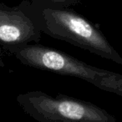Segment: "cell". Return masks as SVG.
Here are the masks:
<instances>
[{
    "label": "cell",
    "instance_id": "obj_2",
    "mask_svg": "<svg viewBox=\"0 0 122 122\" xmlns=\"http://www.w3.org/2000/svg\"><path fill=\"white\" fill-rule=\"evenodd\" d=\"M41 32L122 65V58L103 34L69 9H40L34 14Z\"/></svg>",
    "mask_w": 122,
    "mask_h": 122
},
{
    "label": "cell",
    "instance_id": "obj_6",
    "mask_svg": "<svg viewBox=\"0 0 122 122\" xmlns=\"http://www.w3.org/2000/svg\"><path fill=\"white\" fill-rule=\"evenodd\" d=\"M3 54H4V52H3V49L0 46V67L1 68H4L5 66L4 62V58H3Z\"/></svg>",
    "mask_w": 122,
    "mask_h": 122
},
{
    "label": "cell",
    "instance_id": "obj_1",
    "mask_svg": "<svg viewBox=\"0 0 122 122\" xmlns=\"http://www.w3.org/2000/svg\"><path fill=\"white\" fill-rule=\"evenodd\" d=\"M12 54L24 65L81 79L100 90L122 96L121 75L92 66L65 52L40 44H28Z\"/></svg>",
    "mask_w": 122,
    "mask_h": 122
},
{
    "label": "cell",
    "instance_id": "obj_3",
    "mask_svg": "<svg viewBox=\"0 0 122 122\" xmlns=\"http://www.w3.org/2000/svg\"><path fill=\"white\" fill-rule=\"evenodd\" d=\"M23 110L38 122H117L114 115L90 101L59 94L29 91L16 98Z\"/></svg>",
    "mask_w": 122,
    "mask_h": 122
},
{
    "label": "cell",
    "instance_id": "obj_5",
    "mask_svg": "<svg viewBox=\"0 0 122 122\" xmlns=\"http://www.w3.org/2000/svg\"><path fill=\"white\" fill-rule=\"evenodd\" d=\"M80 0H35L33 4L34 9H69Z\"/></svg>",
    "mask_w": 122,
    "mask_h": 122
},
{
    "label": "cell",
    "instance_id": "obj_4",
    "mask_svg": "<svg viewBox=\"0 0 122 122\" xmlns=\"http://www.w3.org/2000/svg\"><path fill=\"white\" fill-rule=\"evenodd\" d=\"M41 34L33 14L22 9H0V46L11 54L30 43L39 42Z\"/></svg>",
    "mask_w": 122,
    "mask_h": 122
}]
</instances>
